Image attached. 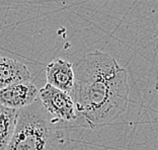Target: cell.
I'll use <instances>...</instances> for the list:
<instances>
[{
  "label": "cell",
  "mask_w": 158,
  "mask_h": 150,
  "mask_svg": "<svg viewBox=\"0 0 158 150\" xmlns=\"http://www.w3.org/2000/svg\"><path fill=\"white\" fill-rule=\"evenodd\" d=\"M71 92L81 126L98 129L126 112L130 96L128 72L106 53H87L73 64Z\"/></svg>",
  "instance_id": "6da1fadb"
},
{
  "label": "cell",
  "mask_w": 158,
  "mask_h": 150,
  "mask_svg": "<svg viewBox=\"0 0 158 150\" xmlns=\"http://www.w3.org/2000/svg\"><path fill=\"white\" fill-rule=\"evenodd\" d=\"M67 130L49 115L39 98L19 110L7 150H62L68 141Z\"/></svg>",
  "instance_id": "7a4b0ae2"
},
{
  "label": "cell",
  "mask_w": 158,
  "mask_h": 150,
  "mask_svg": "<svg viewBox=\"0 0 158 150\" xmlns=\"http://www.w3.org/2000/svg\"><path fill=\"white\" fill-rule=\"evenodd\" d=\"M40 101L56 122L69 129L81 126L72 95L47 83L40 90Z\"/></svg>",
  "instance_id": "3957f363"
},
{
  "label": "cell",
  "mask_w": 158,
  "mask_h": 150,
  "mask_svg": "<svg viewBox=\"0 0 158 150\" xmlns=\"http://www.w3.org/2000/svg\"><path fill=\"white\" fill-rule=\"evenodd\" d=\"M40 98V90L31 81L20 82L0 90V105L12 110H21Z\"/></svg>",
  "instance_id": "277c9868"
},
{
  "label": "cell",
  "mask_w": 158,
  "mask_h": 150,
  "mask_svg": "<svg viewBox=\"0 0 158 150\" xmlns=\"http://www.w3.org/2000/svg\"><path fill=\"white\" fill-rule=\"evenodd\" d=\"M47 83L71 94L75 75L73 64L63 59H55L46 67Z\"/></svg>",
  "instance_id": "5b68a950"
},
{
  "label": "cell",
  "mask_w": 158,
  "mask_h": 150,
  "mask_svg": "<svg viewBox=\"0 0 158 150\" xmlns=\"http://www.w3.org/2000/svg\"><path fill=\"white\" fill-rule=\"evenodd\" d=\"M31 72L24 64L7 57H0V90L20 82L31 81Z\"/></svg>",
  "instance_id": "8992f818"
},
{
  "label": "cell",
  "mask_w": 158,
  "mask_h": 150,
  "mask_svg": "<svg viewBox=\"0 0 158 150\" xmlns=\"http://www.w3.org/2000/svg\"><path fill=\"white\" fill-rule=\"evenodd\" d=\"M19 110H12L0 105V150H7L11 140Z\"/></svg>",
  "instance_id": "52a82bcc"
}]
</instances>
